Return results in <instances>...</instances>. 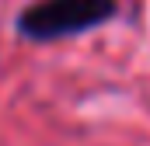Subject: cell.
I'll return each mask as SVG.
<instances>
[{
	"label": "cell",
	"instance_id": "cell-1",
	"mask_svg": "<svg viewBox=\"0 0 150 146\" xmlns=\"http://www.w3.org/2000/svg\"><path fill=\"white\" fill-rule=\"evenodd\" d=\"M115 14V0H38L18 18L21 35L32 42H52L91 32Z\"/></svg>",
	"mask_w": 150,
	"mask_h": 146
}]
</instances>
